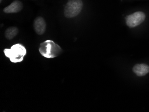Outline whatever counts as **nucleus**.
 Instances as JSON below:
<instances>
[{"mask_svg":"<svg viewBox=\"0 0 149 112\" xmlns=\"http://www.w3.org/2000/svg\"><path fill=\"white\" fill-rule=\"evenodd\" d=\"M39 51L40 54L44 57L54 58L59 56L62 50L54 42L47 40L40 44Z\"/></svg>","mask_w":149,"mask_h":112,"instance_id":"f257e3e1","label":"nucleus"},{"mask_svg":"<svg viewBox=\"0 0 149 112\" xmlns=\"http://www.w3.org/2000/svg\"><path fill=\"white\" fill-rule=\"evenodd\" d=\"M5 56L10 58L13 63L21 62L23 60L26 54V50L23 45L16 44L12 46L10 49H5L4 50Z\"/></svg>","mask_w":149,"mask_h":112,"instance_id":"f03ea898","label":"nucleus"},{"mask_svg":"<svg viewBox=\"0 0 149 112\" xmlns=\"http://www.w3.org/2000/svg\"><path fill=\"white\" fill-rule=\"evenodd\" d=\"M82 7L81 0H69L64 8V15L67 18L75 17L80 13Z\"/></svg>","mask_w":149,"mask_h":112,"instance_id":"7ed1b4c3","label":"nucleus"},{"mask_svg":"<svg viewBox=\"0 0 149 112\" xmlns=\"http://www.w3.org/2000/svg\"><path fill=\"white\" fill-rule=\"evenodd\" d=\"M146 15L143 12H136L126 17V23L130 28L136 27L143 22Z\"/></svg>","mask_w":149,"mask_h":112,"instance_id":"20e7f679","label":"nucleus"},{"mask_svg":"<svg viewBox=\"0 0 149 112\" xmlns=\"http://www.w3.org/2000/svg\"><path fill=\"white\" fill-rule=\"evenodd\" d=\"M33 27L37 34L42 35L44 34L46 29V23L42 17H37L33 22Z\"/></svg>","mask_w":149,"mask_h":112,"instance_id":"39448f33","label":"nucleus"},{"mask_svg":"<svg viewBox=\"0 0 149 112\" xmlns=\"http://www.w3.org/2000/svg\"><path fill=\"white\" fill-rule=\"evenodd\" d=\"M23 5L21 1L18 0H15L9 6L4 8L3 11L7 14L16 13L19 12L22 10Z\"/></svg>","mask_w":149,"mask_h":112,"instance_id":"423d86ee","label":"nucleus"},{"mask_svg":"<svg viewBox=\"0 0 149 112\" xmlns=\"http://www.w3.org/2000/svg\"><path fill=\"white\" fill-rule=\"evenodd\" d=\"M133 71L139 77L145 76L149 72V66L145 64H136L133 67Z\"/></svg>","mask_w":149,"mask_h":112,"instance_id":"0eeeda50","label":"nucleus"},{"mask_svg":"<svg viewBox=\"0 0 149 112\" xmlns=\"http://www.w3.org/2000/svg\"><path fill=\"white\" fill-rule=\"evenodd\" d=\"M18 32V30L17 27H9L5 31V37L7 39L11 40L17 35Z\"/></svg>","mask_w":149,"mask_h":112,"instance_id":"6e6552de","label":"nucleus"},{"mask_svg":"<svg viewBox=\"0 0 149 112\" xmlns=\"http://www.w3.org/2000/svg\"><path fill=\"white\" fill-rule=\"evenodd\" d=\"M1 1H2V0H0V1H1Z\"/></svg>","mask_w":149,"mask_h":112,"instance_id":"1a4fd4ad","label":"nucleus"}]
</instances>
